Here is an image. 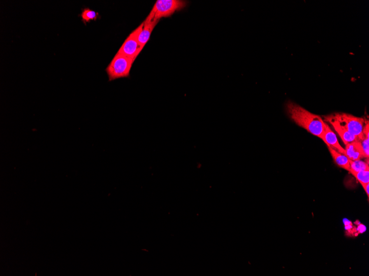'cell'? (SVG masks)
Segmentation results:
<instances>
[{"instance_id":"1","label":"cell","mask_w":369,"mask_h":276,"mask_svg":"<svg viewBox=\"0 0 369 276\" xmlns=\"http://www.w3.org/2000/svg\"><path fill=\"white\" fill-rule=\"evenodd\" d=\"M286 109L289 118L294 123L308 133L323 139L325 121L322 117L311 113L291 101L287 102Z\"/></svg>"},{"instance_id":"2","label":"cell","mask_w":369,"mask_h":276,"mask_svg":"<svg viewBox=\"0 0 369 276\" xmlns=\"http://www.w3.org/2000/svg\"><path fill=\"white\" fill-rule=\"evenodd\" d=\"M187 3L180 0H158L146 20H160L162 18L169 17L176 11L183 10Z\"/></svg>"},{"instance_id":"3","label":"cell","mask_w":369,"mask_h":276,"mask_svg":"<svg viewBox=\"0 0 369 276\" xmlns=\"http://www.w3.org/2000/svg\"><path fill=\"white\" fill-rule=\"evenodd\" d=\"M134 62L133 59L125 56L116 54L106 69L109 81L129 77Z\"/></svg>"},{"instance_id":"4","label":"cell","mask_w":369,"mask_h":276,"mask_svg":"<svg viewBox=\"0 0 369 276\" xmlns=\"http://www.w3.org/2000/svg\"><path fill=\"white\" fill-rule=\"evenodd\" d=\"M333 115L339 122L359 141L364 138L363 129L367 121L366 119L343 113Z\"/></svg>"},{"instance_id":"5","label":"cell","mask_w":369,"mask_h":276,"mask_svg":"<svg viewBox=\"0 0 369 276\" xmlns=\"http://www.w3.org/2000/svg\"><path fill=\"white\" fill-rule=\"evenodd\" d=\"M143 27L144 22L130 34L117 54L125 56L134 61L136 59L142 51L138 43V36Z\"/></svg>"},{"instance_id":"6","label":"cell","mask_w":369,"mask_h":276,"mask_svg":"<svg viewBox=\"0 0 369 276\" xmlns=\"http://www.w3.org/2000/svg\"><path fill=\"white\" fill-rule=\"evenodd\" d=\"M324 120L327 123L330 124L337 133L345 145L357 141L358 138L350 134L339 121L335 118L333 114L326 116Z\"/></svg>"},{"instance_id":"7","label":"cell","mask_w":369,"mask_h":276,"mask_svg":"<svg viewBox=\"0 0 369 276\" xmlns=\"http://www.w3.org/2000/svg\"><path fill=\"white\" fill-rule=\"evenodd\" d=\"M323 141L327 146L332 148L335 151L346 156L345 149L340 144L337 135L331 129L328 124L325 122Z\"/></svg>"},{"instance_id":"8","label":"cell","mask_w":369,"mask_h":276,"mask_svg":"<svg viewBox=\"0 0 369 276\" xmlns=\"http://www.w3.org/2000/svg\"><path fill=\"white\" fill-rule=\"evenodd\" d=\"M160 20H146L144 22V27L138 36V43L141 50L150 39L152 33Z\"/></svg>"},{"instance_id":"9","label":"cell","mask_w":369,"mask_h":276,"mask_svg":"<svg viewBox=\"0 0 369 276\" xmlns=\"http://www.w3.org/2000/svg\"><path fill=\"white\" fill-rule=\"evenodd\" d=\"M345 152L346 156L350 161L362 160L364 156L361 141H354L345 145Z\"/></svg>"},{"instance_id":"10","label":"cell","mask_w":369,"mask_h":276,"mask_svg":"<svg viewBox=\"0 0 369 276\" xmlns=\"http://www.w3.org/2000/svg\"><path fill=\"white\" fill-rule=\"evenodd\" d=\"M333 160L338 167L348 172L350 171V160L344 154L340 153L332 148L328 147Z\"/></svg>"},{"instance_id":"11","label":"cell","mask_w":369,"mask_h":276,"mask_svg":"<svg viewBox=\"0 0 369 276\" xmlns=\"http://www.w3.org/2000/svg\"><path fill=\"white\" fill-rule=\"evenodd\" d=\"M369 171V161L364 162L362 160L350 161V172H361Z\"/></svg>"},{"instance_id":"12","label":"cell","mask_w":369,"mask_h":276,"mask_svg":"<svg viewBox=\"0 0 369 276\" xmlns=\"http://www.w3.org/2000/svg\"><path fill=\"white\" fill-rule=\"evenodd\" d=\"M99 16V13L90 10V9L88 8L83 9L81 15V16L82 18V20L85 24H86V23L90 22L91 21H96Z\"/></svg>"},{"instance_id":"13","label":"cell","mask_w":369,"mask_h":276,"mask_svg":"<svg viewBox=\"0 0 369 276\" xmlns=\"http://www.w3.org/2000/svg\"><path fill=\"white\" fill-rule=\"evenodd\" d=\"M361 185L369 183V171L350 172Z\"/></svg>"},{"instance_id":"14","label":"cell","mask_w":369,"mask_h":276,"mask_svg":"<svg viewBox=\"0 0 369 276\" xmlns=\"http://www.w3.org/2000/svg\"><path fill=\"white\" fill-rule=\"evenodd\" d=\"M363 151L365 158L369 160V138L365 137L361 141Z\"/></svg>"},{"instance_id":"15","label":"cell","mask_w":369,"mask_h":276,"mask_svg":"<svg viewBox=\"0 0 369 276\" xmlns=\"http://www.w3.org/2000/svg\"><path fill=\"white\" fill-rule=\"evenodd\" d=\"M363 186V189L365 190L366 193L367 194L368 197L369 196V183L364 184L361 185Z\"/></svg>"}]
</instances>
